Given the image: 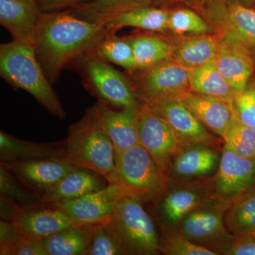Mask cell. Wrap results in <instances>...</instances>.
I'll list each match as a JSON object with an SVG mask.
<instances>
[{
  "mask_svg": "<svg viewBox=\"0 0 255 255\" xmlns=\"http://www.w3.org/2000/svg\"><path fill=\"white\" fill-rule=\"evenodd\" d=\"M107 33L106 26L79 18L68 9L43 12L33 46L50 84L58 81L64 69L93 53Z\"/></svg>",
  "mask_w": 255,
  "mask_h": 255,
  "instance_id": "6da1fadb",
  "label": "cell"
},
{
  "mask_svg": "<svg viewBox=\"0 0 255 255\" xmlns=\"http://www.w3.org/2000/svg\"><path fill=\"white\" fill-rule=\"evenodd\" d=\"M0 75L15 90L21 89L30 94L53 117H66L31 43L13 39L0 45Z\"/></svg>",
  "mask_w": 255,
  "mask_h": 255,
  "instance_id": "7a4b0ae2",
  "label": "cell"
},
{
  "mask_svg": "<svg viewBox=\"0 0 255 255\" xmlns=\"http://www.w3.org/2000/svg\"><path fill=\"white\" fill-rule=\"evenodd\" d=\"M64 141L65 157L75 165L93 171L107 179L114 172L116 152L113 143L93 107L70 126Z\"/></svg>",
  "mask_w": 255,
  "mask_h": 255,
  "instance_id": "3957f363",
  "label": "cell"
},
{
  "mask_svg": "<svg viewBox=\"0 0 255 255\" xmlns=\"http://www.w3.org/2000/svg\"><path fill=\"white\" fill-rule=\"evenodd\" d=\"M107 180L126 196L155 205L169 187V178L140 144L116 155L115 169Z\"/></svg>",
  "mask_w": 255,
  "mask_h": 255,
  "instance_id": "277c9868",
  "label": "cell"
},
{
  "mask_svg": "<svg viewBox=\"0 0 255 255\" xmlns=\"http://www.w3.org/2000/svg\"><path fill=\"white\" fill-rule=\"evenodd\" d=\"M143 203L124 196L106 221L126 255H154L160 253L159 236Z\"/></svg>",
  "mask_w": 255,
  "mask_h": 255,
  "instance_id": "5b68a950",
  "label": "cell"
},
{
  "mask_svg": "<svg viewBox=\"0 0 255 255\" xmlns=\"http://www.w3.org/2000/svg\"><path fill=\"white\" fill-rule=\"evenodd\" d=\"M87 90L99 102L120 109L138 111L140 103L126 74L92 53L75 62Z\"/></svg>",
  "mask_w": 255,
  "mask_h": 255,
  "instance_id": "8992f818",
  "label": "cell"
},
{
  "mask_svg": "<svg viewBox=\"0 0 255 255\" xmlns=\"http://www.w3.org/2000/svg\"><path fill=\"white\" fill-rule=\"evenodd\" d=\"M189 7L222 38L255 47V9L233 0H198Z\"/></svg>",
  "mask_w": 255,
  "mask_h": 255,
  "instance_id": "52a82bcc",
  "label": "cell"
},
{
  "mask_svg": "<svg viewBox=\"0 0 255 255\" xmlns=\"http://www.w3.org/2000/svg\"><path fill=\"white\" fill-rule=\"evenodd\" d=\"M140 103L174 98L189 90L190 70L169 59L144 70L125 73Z\"/></svg>",
  "mask_w": 255,
  "mask_h": 255,
  "instance_id": "ba28073f",
  "label": "cell"
},
{
  "mask_svg": "<svg viewBox=\"0 0 255 255\" xmlns=\"http://www.w3.org/2000/svg\"><path fill=\"white\" fill-rule=\"evenodd\" d=\"M229 204L211 199L184 216L177 229L196 244L221 255L234 238L224 221Z\"/></svg>",
  "mask_w": 255,
  "mask_h": 255,
  "instance_id": "9c48e42d",
  "label": "cell"
},
{
  "mask_svg": "<svg viewBox=\"0 0 255 255\" xmlns=\"http://www.w3.org/2000/svg\"><path fill=\"white\" fill-rule=\"evenodd\" d=\"M137 121L140 145L169 178L174 157L186 144L165 119L147 104L141 103Z\"/></svg>",
  "mask_w": 255,
  "mask_h": 255,
  "instance_id": "30bf717a",
  "label": "cell"
},
{
  "mask_svg": "<svg viewBox=\"0 0 255 255\" xmlns=\"http://www.w3.org/2000/svg\"><path fill=\"white\" fill-rule=\"evenodd\" d=\"M209 182L213 199L231 202L255 188V158L243 157L223 146L219 168Z\"/></svg>",
  "mask_w": 255,
  "mask_h": 255,
  "instance_id": "8fae6325",
  "label": "cell"
},
{
  "mask_svg": "<svg viewBox=\"0 0 255 255\" xmlns=\"http://www.w3.org/2000/svg\"><path fill=\"white\" fill-rule=\"evenodd\" d=\"M213 199L209 179L189 182H169V187L155 204L160 226L177 228L184 216Z\"/></svg>",
  "mask_w": 255,
  "mask_h": 255,
  "instance_id": "7c38bea8",
  "label": "cell"
},
{
  "mask_svg": "<svg viewBox=\"0 0 255 255\" xmlns=\"http://www.w3.org/2000/svg\"><path fill=\"white\" fill-rule=\"evenodd\" d=\"M21 184L41 196L78 166L68 159L54 157L1 162Z\"/></svg>",
  "mask_w": 255,
  "mask_h": 255,
  "instance_id": "4fadbf2b",
  "label": "cell"
},
{
  "mask_svg": "<svg viewBox=\"0 0 255 255\" xmlns=\"http://www.w3.org/2000/svg\"><path fill=\"white\" fill-rule=\"evenodd\" d=\"M124 195L118 185L109 184L102 190L89 193L75 199L58 201L55 206L70 219L80 223H96L108 219L119 199Z\"/></svg>",
  "mask_w": 255,
  "mask_h": 255,
  "instance_id": "5bb4252c",
  "label": "cell"
},
{
  "mask_svg": "<svg viewBox=\"0 0 255 255\" xmlns=\"http://www.w3.org/2000/svg\"><path fill=\"white\" fill-rule=\"evenodd\" d=\"M144 104L157 111L184 144H205L219 149V139L210 133L204 124L179 101L164 98Z\"/></svg>",
  "mask_w": 255,
  "mask_h": 255,
  "instance_id": "9a60e30c",
  "label": "cell"
},
{
  "mask_svg": "<svg viewBox=\"0 0 255 255\" xmlns=\"http://www.w3.org/2000/svg\"><path fill=\"white\" fill-rule=\"evenodd\" d=\"M221 151L205 144L188 143L174 157L169 182L204 180L216 173Z\"/></svg>",
  "mask_w": 255,
  "mask_h": 255,
  "instance_id": "2e32d148",
  "label": "cell"
},
{
  "mask_svg": "<svg viewBox=\"0 0 255 255\" xmlns=\"http://www.w3.org/2000/svg\"><path fill=\"white\" fill-rule=\"evenodd\" d=\"M10 223L21 236L36 241L80 223L70 219L58 208L43 204L23 208Z\"/></svg>",
  "mask_w": 255,
  "mask_h": 255,
  "instance_id": "e0dca14e",
  "label": "cell"
},
{
  "mask_svg": "<svg viewBox=\"0 0 255 255\" xmlns=\"http://www.w3.org/2000/svg\"><path fill=\"white\" fill-rule=\"evenodd\" d=\"M215 64L236 94L246 89L255 73L251 49L228 38H221Z\"/></svg>",
  "mask_w": 255,
  "mask_h": 255,
  "instance_id": "ac0fdd59",
  "label": "cell"
},
{
  "mask_svg": "<svg viewBox=\"0 0 255 255\" xmlns=\"http://www.w3.org/2000/svg\"><path fill=\"white\" fill-rule=\"evenodd\" d=\"M92 107L113 143L116 155L140 144L137 121L139 110H116L99 101Z\"/></svg>",
  "mask_w": 255,
  "mask_h": 255,
  "instance_id": "d6986e66",
  "label": "cell"
},
{
  "mask_svg": "<svg viewBox=\"0 0 255 255\" xmlns=\"http://www.w3.org/2000/svg\"><path fill=\"white\" fill-rule=\"evenodd\" d=\"M173 99L187 107L206 128L222 138L235 115L233 102L191 90Z\"/></svg>",
  "mask_w": 255,
  "mask_h": 255,
  "instance_id": "ffe728a7",
  "label": "cell"
},
{
  "mask_svg": "<svg viewBox=\"0 0 255 255\" xmlns=\"http://www.w3.org/2000/svg\"><path fill=\"white\" fill-rule=\"evenodd\" d=\"M43 11L39 0H0V23L13 39L31 43Z\"/></svg>",
  "mask_w": 255,
  "mask_h": 255,
  "instance_id": "44dd1931",
  "label": "cell"
},
{
  "mask_svg": "<svg viewBox=\"0 0 255 255\" xmlns=\"http://www.w3.org/2000/svg\"><path fill=\"white\" fill-rule=\"evenodd\" d=\"M166 35L172 47V59L189 70L214 61L222 38L216 33L185 36Z\"/></svg>",
  "mask_w": 255,
  "mask_h": 255,
  "instance_id": "7402d4cb",
  "label": "cell"
},
{
  "mask_svg": "<svg viewBox=\"0 0 255 255\" xmlns=\"http://www.w3.org/2000/svg\"><path fill=\"white\" fill-rule=\"evenodd\" d=\"M108 185L107 179L100 174L83 167H77L41 194V204L50 205L58 201L75 199L102 190Z\"/></svg>",
  "mask_w": 255,
  "mask_h": 255,
  "instance_id": "603a6c76",
  "label": "cell"
},
{
  "mask_svg": "<svg viewBox=\"0 0 255 255\" xmlns=\"http://www.w3.org/2000/svg\"><path fill=\"white\" fill-rule=\"evenodd\" d=\"M65 141L39 143L21 140L4 131L0 132L1 162L54 158L65 157Z\"/></svg>",
  "mask_w": 255,
  "mask_h": 255,
  "instance_id": "cb8c5ba5",
  "label": "cell"
},
{
  "mask_svg": "<svg viewBox=\"0 0 255 255\" xmlns=\"http://www.w3.org/2000/svg\"><path fill=\"white\" fill-rule=\"evenodd\" d=\"M143 31L127 36L133 50L136 70H144L172 59V47L167 35Z\"/></svg>",
  "mask_w": 255,
  "mask_h": 255,
  "instance_id": "d4e9b609",
  "label": "cell"
},
{
  "mask_svg": "<svg viewBox=\"0 0 255 255\" xmlns=\"http://www.w3.org/2000/svg\"><path fill=\"white\" fill-rule=\"evenodd\" d=\"M170 9L155 6L130 10L116 16L106 25L110 31L117 32L124 27H133L142 31L166 34L169 32Z\"/></svg>",
  "mask_w": 255,
  "mask_h": 255,
  "instance_id": "484cf974",
  "label": "cell"
},
{
  "mask_svg": "<svg viewBox=\"0 0 255 255\" xmlns=\"http://www.w3.org/2000/svg\"><path fill=\"white\" fill-rule=\"evenodd\" d=\"M96 223L73 225L40 241L48 255H87Z\"/></svg>",
  "mask_w": 255,
  "mask_h": 255,
  "instance_id": "4316f807",
  "label": "cell"
},
{
  "mask_svg": "<svg viewBox=\"0 0 255 255\" xmlns=\"http://www.w3.org/2000/svg\"><path fill=\"white\" fill-rule=\"evenodd\" d=\"M148 6H153L150 0H90L68 10L79 18L105 26L122 13Z\"/></svg>",
  "mask_w": 255,
  "mask_h": 255,
  "instance_id": "83f0119b",
  "label": "cell"
},
{
  "mask_svg": "<svg viewBox=\"0 0 255 255\" xmlns=\"http://www.w3.org/2000/svg\"><path fill=\"white\" fill-rule=\"evenodd\" d=\"M189 90L233 102L236 92L223 78L214 61L190 70Z\"/></svg>",
  "mask_w": 255,
  "mask_h": 255,
  "instance_id": "f1b7e54d",
  "label": "cell"
},
{
  "mask_svg": "<svg viewBox=\"0 0 255 255\" xmlns=\"http://www.w3.org/2000/svg\"><path fill=\"white\" fill-rule=\"evenodd\" d=\"M224 221L234 238L255 234V188L230 202Z\"/></svg>",
  "mask_w": 255,
  "mask_h": 255,
  "instance_id": "f546056e",
  "label": "cell"
},
{
  "mask_svg": "<svg viewBox=\"0 0 255 255\" xmlns=\"http://www.w3.org/2000/svg\"><path fill=\"white\" fill-rule=\"evenodd\" d=\"M93 53L107 63L122 67L127 73L136 70L131 44L127 36H117V32L108 31Z\"/></svg>",
  "mask_w": 255,
  "mask_h": 255,
  "instance_id": "4dcf8cb0",
  "label": "cell"
},
{
  "mask_svg": "<svg viewBox=\"0 0 255 255\" xmlns=\"http://www.w3.org/2000/svg\"><path fill=\"white\" fill-rule=\"evenodd\" d=\"M168 33L185 36L209 34L214 32L197 11L182 5L169 11Z\"/></svg>",
  "mask_w": 255,
  "mask_h": 255,
  "instance_id": "1f68e13d",
  "label": "cell"
},
{
  "mask_svg": "<svg viewBox=\"0 0 255 255\" xmlns=\"http://www.w3.org/2000/svg\"><path fill=\"white\" fill-rule=\"evenodd\" d=\"M159 246L160 253L167 255H218L209 248L191 241L177 228L161 226Z\"/></svg>",
  "mask_w": 255,
  "mask_h": 255,
  "instance_id": "d6a6232c",
  "label": "cell"
},
{
  "mask_svg": "<svg viewBox=\"0 0 255 255\" xmlns=\"http://www.w3.org/2000/svg\"><path fill=\"white\" fill-rule=\"evenodd\" d=\"M223 139V146L238 155L255 158V130L242 123L236 114Z\"/></svg>",
  "mask_w": 255,
  "mask_h": 255,
  "instance_id": "836d02e7",
  "label": "cell"
},
{
  "mask_svg": "<svg viewBox=\"0 0 255 255\" xmlns=\"http://www.w3.org/2000/svg\"><path fill=\"white\" fill-rule=\"evenodd\" d=\"M0 194L23 207L41 205V196L21 184L4 166L0 165Z\"/></svg>",
  "mask_w": 255,
  "mask_h": 255,
  "instance_id": "e575fe53",
  "label": "cell"
},
{
  "mask_svg": "<svg viewBox=\"0 0 255 255\" xmlns=\"http://www.w3.org/2000/svg\"><path fill=\"white\" fill-rule=\"evenodd\" d=\"M106 221L95 225L87 255H126L123 248L112 230L107 226Z\"/></svg>",
  "mask_w": 255,
  "mask_h": 255,
  "instance_id": "d590c367",
  "label": "cell"
},
{
  "mask_svg": "<svg viewBox=\"0 0 255 255\" xmlns=\"http://www.w3.org/2000/svg\"><path fill=\"white\" fill-rule=\"evenodd\" d=\"M233 107L242 123L255 130V80L251 79L246 89L236 94Z\"/></svg>",
  "mask_w": 255,
  "mask_h": 255,
  "instance_id": "8d00e7d4",
  "label": "cell"
},
{
  "mask_svg": "<svg viewBox=\"0 0 255 255\" xmlns=\"http://www.w3.org/2000/svg\"><path fill=\"white\" fill-rule=\"evenodd\" d=\"M21 236L12 223L0 221V255H12V252Z\"/></svg>",
  "mask_w": 255,
  "mask_h": 255,
  "instance_id": "74e56055",
  "label": "cell"
},
{
  "mask_svg": "<svg viewBox=\"0 0 255 255\" xmlns=\"http://www.w3.org/2000/svg\"><path fill=\"white\" fill-rule=\"evenodd\" d=\"M221 255H255V237L253 235L233 238L227 247L221 252Z\"/></svg>",
  "mask_w": 255,
  "mask_h": 255,
  "instance_id": "f35d334b",
  "label": "cell"
},
{
  "mask_svg": "<svg viewBox=\"0 0 255 255\" xmlns=\"http://www.w3.org/2000/svg\"><path fill=\"white\" fill-rule=\"evenodd\" d=\"M12 255H48L41 241L22 236L12 252Z\"/></svg>",
  "mask_w": 255,
  "mask_h": 255,
  "instance_id": "ab89813d",
  "label": "cell"
},
{
  "mask_svg": "<svg viewBox=\"0 0 255 255\" xmlns=\"http://www.w3.org/2000/svg\"><path fill=\"white\" fill-rule=\"evenodd\" d=\"M90 0H39L43 12L74 9Z\"/></svg>",
  "mask_w": 255,
  "mask_h": 255,
  "instance_id": "60d3db41",
  "label": "cell"
},
{
  "mask_svg": "<svg viewBox=\"0 0 255 255\" xmlns=\"http://www.w3.org/2000/svg\"><path fill=\"white\" fill-rule=\"evenodd\" d=\"M150 1L153 6L165 9H172L177 6L186 5V0H150Z\"/></svg>",
  "mask_w": 255,
  "mask_h": 255,
  "instance_id": "b9f144b4",
  "label": "cell"
},
{
  "mask_svg": "<svg viewBox=\"0 0 255 255\" xmlns=\"http://www.w3.org/2000/svg\"><path fill=\"white\" fill-rule=\"evenodd\" d=\"M233 1H238V2L241 3L242 4L251 6V7H253L255 4V0H233Z\"/></svg>",
  "mask_w": 255,
  "mask_h": 255,
  "instance_id": "7bdbcfd3",
  "label": "cell"
},
{
  "mask_svg": "<svg viewBox=\"0 0 255 255\" xmlns=\"http://www.w3.org/2000/svg\"><path fill=\"white\" fill-rule=\"evenodd\" d=\"M196 1H198V0H186V5L188 6H191Z\"/></svg>",
  "mask_w": 255,
  "mask_h": 255,
  "instance_id": "ee69618b",
  "label": "cell"
},
{
  "mask_svg": "<svg viewBox=\"0 0 255 255\" xmlns=\"http://www.w3.org/2000/svg\"><path fill=\"white\" fill-rule=\"evenodd\" d=\"M252 55H253V60H254L255 64V48H251Z\"/></svg>",
  "mask_w": 255,
  "mask_h": 255,
  "instance_id": "f6af8a7d",
  "label": "cell"
},
{
  "mask_svg": "<svg viewBox=\"0 0 255 255\" xmlns=\"http://www.w3.org/2000/svg\"><path fill=\"white\" fill-rule=\"evenodd\" d=\"M253 236H255V234L253 235Z\"/></svg>",
  "mask_w": 255,
  "mask_h": 255,
  "instance_id": "bcb514c9",
  "label": "cell"
},
{
  "mask_svg": "<svg viewBox=\"0 0 255 255\" xmlns=\"http://www.w3.org/2000/svg\"></svg>",
  "mask_w": 255,
  "mask_h": 255,
  "instance_id": "7dc6e473",
  "label": "cell"
}]
</instances>
